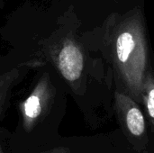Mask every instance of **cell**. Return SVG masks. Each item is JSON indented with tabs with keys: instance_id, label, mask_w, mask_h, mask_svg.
<instances>
[{
	"instance_id": "cell-1",
	"label": "cell",
	"mask_w": 154,
	"mask_h": 153,
	"mask_svg": "<svg viewBox=\"0 0 154 153\" xmlns=\"http://www.w3.org/2000/svg\"><path fill=\"white\" fill-rule=\"evenodd\" d=\"M112 57L120 78L134 96L142 95L148 51L143 20L135 11L124 19L112 37Z\"/></svg>"
},
{
	"instance_id": "cell-3",
	"label": "cell",
	"mask_w": 154,
	"mask_h": 153,
	"mask_svg": "<svg viewBox=\"0 0 154 153\" xmlns=\"http://www.w3.org/2000/svg\"><path fill=\"white\" fill-rule=\"evenodd\" d=\"M117 95L122 98L127 107L126 110V124L129 131L136 136L143 134L145 129V123L141 110L129 99V97L121 93Z\"/></svg>"
},
{
	"instance_id": "cell-2",
	"label": "cell",
	"mask_w": 154,
	"mask_h": 153,
	"mask_svg": "<svg viewBox=\"0 0 154 153\" xmlns=\"http://www.w3.org/2000/svg\"><path fill=\"white\" fill-rule=\"evenodd\" d=\"M58 67L68 81L75 82L79 79L84 69V56L75 41L68 40L64 42L58 55Z\"/></svg>"
},
{
	"instance_id": "cell-4",
	"label": "cell",
	"mask_w": 154,
	"mask_h": 153,
	"mask_svg": "<svg viewBox=\"0 0 154 153\" xmlns=\"http://www.w3.org/2000/svg\"><path fill=\"white\" fill-rule=\"evenodd\" d=\"M24 110H25V114L28 117H30V118L37 117L40 115L41 110H42L40 98L35 95L31 96L25 103Z\"/></svg>"
}]
</instances>
